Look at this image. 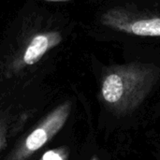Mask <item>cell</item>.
Masks as SVG:
<instances>
[{"label": "cell", "instance_id": "cell-4", "mask_svg": "<svg viewBox=\"0 0 160 160\" xmlns=\"http://www.w3.org/2000/svg\"><path fill=\"white\" fill-rule=\"evenodd\" d=\"M61 40L62 36L56 31L38 34L32 38L24 51L22 56L23 63L28 66L38 63L48 51L57 46Z\"/></svg>", "mask_w": 160, "mask_h": 160}, {"label": "cell", "instance_id": "cell-6", "mask_svg": "<svg viewBox=\"0 0 160 160\" xmlns=\"http://www.w3.org/2000/svg\"><path fill=\"white\" fill-rule=\"evenodd\" d=\"M3 143H4V136H3V133L0 132V151H1V149H2Z\"/></svg>", "mask_w": 160, "mask_h": 160}, {"label": "cell", "instance_id": "cell-5", "mask_svg": "<svg viewBox=\"0 0 160 160\" xmlns=\"http://www.w3.org/2000/svg\"><path fill=\"white\" fill-rule=\"evenodd\" d=\"M40 160H66V157L63 153V150L56 149L46 152Z\"/></svg>", "mask_w": 160, "mask_h": 160}, {"label": "cell", "instance_id": "cell-2", "mask_svg": "<svg viewBox=\"0 0 160 160\" xmlns=\"http://www.w3.org/2000/svg\"><path fill=\"white\" fill-rule=\"evenodd\" d=\"M70 111V101H66L55 108L15 149L9 160H25L38 151L64 127Z\"/></svg>", "mask_w": 160, "mask_h": 160}, {"label": "cell", "instance_id": "cell-1", "mask_svg": "<svg viewBox=\"0 0 160 160\" xmlns=\"http://www.w3.org/2000/svg\"><path fill=\"white\" fill-rule=\"evenodd\" d=\"M158 76V67L150 64L130 63L116 66L103 79L102 98L114 113L128 114L142 104Z\"/></svg>", "mask_w": 160, "mask_h": 160}, {"label": "cell", "instance_id": "cell-3", "mask_svg": "<svg viewBox=\"0 0 160 160\" xmlns=\"http://www.w3.org/2000/svg\"><path fill=\"white\" fill-rule=\"evenodd\" d=\"M104 25L120 32L140 37H160V16L114 8L102 15Z\"/></svg>", "mask_w": 160, "mask_h": 160}]
</instances>
